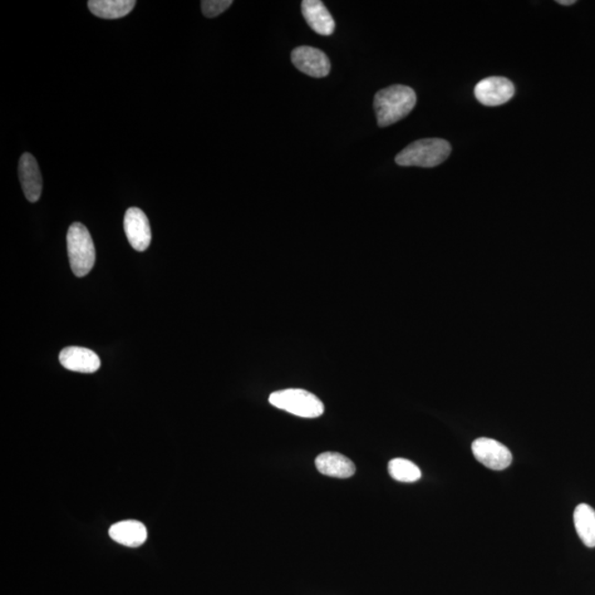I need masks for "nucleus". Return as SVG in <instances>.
I'll return each mask as SVG.
<instances>
[{
	"label": "nucleus",
	"mask_w": 595,
	"mask_h": 595,
	"mask_svg": "<svg viewBox=\"0 0 595 595\" xmlns=\"http://www.w3.org/2000/svg\"><path fill=\"white\" fill-rule=\"evenodd\" d=\"M60 363L68 371L92 374L100 370L101 360L97 354L86 347H68L60 353Z\"/></svg>",
	"instance_id": "nucleus-10"
},
{
	"label": "nucleus",
	"mask_w": 595,
	"mask_h": 595,
	"mask_svg": "<svg viewBox=\"0 0 595 595\" xmlns=\"http://www.w3.org/2000/svg\"><path fill=\"white\" fill-rule=\"evenodd\" d=\"M417 103V96L411 87L392 86L376 93L374 98V110L380 127H388L410 114Z\"/></svg>",
	"instance_id": "nucleus-1"
},
{
	"label": "nucleus",
	"mask_w": 595,
	"mask_h": 595,
	"mask_svg": "<svg viewBox=\"0 0 595 595\" xmlns=\"http://www.w3.org/2000/svg\"><path fill=\"white\" fill-rule=\"evenodd\" d=\"M573 521L579 538L589 548L595 547V510L588 504L574 509Z\"/></svg>",
	"instance_id": "nucleus-14"
},
{
	"label": "nucleus",
	"mask_w": 595,
	"mask_h": 595,
	"mask_svg": "<svg viewBox=\"0 0 595 595\" xmlns=\"http://www.w3.org/2000/svg\"><path fill=\"white\" fill-rule=\"evenodd\" d=\"M269 402L278 410L302 418H318L324 412L323 402L316 395L299 388L275 392L269 396Z\"/></svg>",
	"instance_id": "nucleus-4"
},
{
	"label": "nucleus",
	"mask_w": 595,
	"mask_h": 595,
	"mask_svg": "<svg viewBox=\"0 0 595 595\" xmlns=\"http://www.w3.org/2000/svg\"><path fill=\"white\" fill-rule=\"evenodd\" d=\"M316 466L320 473L331 478L348 479L356 473V464L346 455L337 452H324L318 455Z\"/></svg>",
	"instance_id": "nucleus-13"
},
{
	"label": "nucleus",
	"mask_w": 595,
	"mask_h": 595,
	"mask_svg": "<svg viewBox=\"0 0 595 595\" xmlns=\"http://www.w3.org/2000/svg\"><path fill=\"white\" fill-rule=\"evenodd\" d=\"M124 229L128 242L137 252H145L151 243V229L149 218L139 208L126 211Z\"/></svg>",
	"instance_id": "nucleus-8"
},
{
	"label": "nucleus",
	"mask_w": 595,
	"mask_h": 595,
	"mask_svg": "<svg viewBox=\"0 0 595 595\" xmlns=\"http://www.w3.org/2000/svg\"><path fill=\"white\" fill-rule=\"evenodd\" d=\"M515 86L509 78L503 77H486L476 85L474 95L481 104L500 106L513 98Z\"/></svg>",
	"instance_id": "nucleus-6"
},
{
	"label": "nucleus",
	"mask_w": 595,
	"mask_h": 595,
	"mask_svg": "<svg viewBox=\"0 0 595 595\" xmlns=\"http://www.w3.org/2000/svg\"><path fill=\"white\" fill-rule=\"evenodd\" d=\"M135 6V0H91L88 2L91 13L103 19L125 17Z\"/></svg>",
	"instance_id": "nucleus-15"
},
{
	"label": "nucleus",
	"mask_w": 595,
	"mask_h": 595,
	"mask_svg": "<svg viewBox=\"0 0 595 595\" xmlns=\"http://www.w3.org/2000/svg\"><path fill=\"white\" fill-rule=\"evenodd\" d=\"M19 179L29 203H37L42 194V176L38 162L32 154H23L19 160Z\"/></svg>",
	"instance_id": "nucleus-9"
},
{
	"label": "nucleus",
	"mask_w": 595,
	"mask_h": 595,
	"mask_svg": "<svg viewBox=\"0 0 595 595\" xmlns=\"http://www.w3.org/2000/svg\"><path fill=\"white\" fill-rule=\"evenodd\" d=\"M451 154V145L445 140H420L408 145L396 156V164L401 167L434 168L444 164Z\"/></svg>",
	"instance_id": "nucleus-2"
},
{
	"label": "nucleus",
	"mask_w": 595,
	"mask_h": 595,
	"mask_svg": "<svg viewBox=\"0 0 595 595\" xmlns=\"http://www.w3.org/2000/svg\"><path fill=\"white\" fill-rule=\"evenodd\" d=\"M293 66L304 75L326 77L331 71V63L326 53L312 47H298L292 52Z\"/></svg>",
	"instance_id": "nucleus-7"
},
{
	"label": "nucleus",
	"mask_w": 595,
	"mask_h": 595,
	"mask_svg": "<svg viewBox=\"0 0 595 595\" xmlns=\"http://www.w3.org/2000/svg\"><path fill=\"white\" fill-rule=\"evenodd\" d=\"M110 537L117 544L126 547H140L149 537L146 526L137 520H122L112 526L108 530Z\"/></svg>",
	"instance_id": "nucleus-12"
},
{
	"label": "nucleus",
	"mask_w": 595,
	"mask_h": 595,
	"mask_svg": "<svg viewBox=\"0 0 595 595\" xmlns=\"http://www.w3.org/2000/svg\"><path fill=\"white\" fill-rule=\"evenodd\" d=\"M472 452L480 464L491 470L508 469L513 462L509 447L490 437H479L472 444Z\"/></svg>",
	"instance_id": "nucleus-5"
},
{
	"label": "nucleus",
	"mask_w": 595,
	"mask_h": 595,
	"mask_svg": "<svg viewBox=\"0 0 595 595\" xmlns=\"http://www.w3.org/2000/svg\"><path fill=\"white\" fill-rule=\"evenodd\" d=\"M388 472L393 480L402 483H414L421 479V471L411 461L396 457L388 464Z\"/></svg>",
	"instance_id": "nucleus-16"
},
{
	"label": "nucleus",
	"mask_w": 595,
	"mask_h": 595,
	"mask_svg": "<svg viewBox=\"0 0 595 595\" xmlns=\"http://www.w3.org/2000/svg\"><path fill=\"white\" fill-rule=\"evenodd\" d=\"M302 14L310 28L321 36H331L336 29V23L326 5L320 0H303Z\"/></svg>",
	"instance_id": "nucleus-11"
},
{
	"label": "nucleus",
	"mask_w": 595,
	"mask_h": 595,
	"mask_svg": "<svg viewBox=\"0 0 595 595\" xmlns=\"http://www.w3.org/2000/svg\"><path fill=\"white\" fill-rule=\"evenodd\" d=\"M232 4V0H203L201 2V8L205 17L214 18L224 13Z\"/></svg>",
	"instance_id": "nucleus-17"
},
{
	"label": "nucleus",
	"mask_w": 595,
	"mask_h": 595,
	"mask_svg": "<svg viewBox=\"0 0 595 595\" xmlns=\"http://www.w3.org/2000/svg\"><path fill=\"white\" fill-rule=\"evenodd\" d=\"M67 242L73 274L77 277L86 276L95 264V248L90 232L85 225L73 223L68 229Z\"/></svg>",
	"instance_id": "nucleus-3"
},
{
	"label": "nucleus",
	"mask_w": 595,
	"mask_h": 595,
	"mask_svg": "<svg viewBox=\"0 0 595 595\" xmlns=\"http://www.w3.org/2000/svg\"><path fill=\"white\" fill-rule=\"evenodd\" d=\"M557 4L563 5V6H570V5H574V0H558Z\"/></svg>",
	"instance_id": "nucleus-18"
}]
</instances>
